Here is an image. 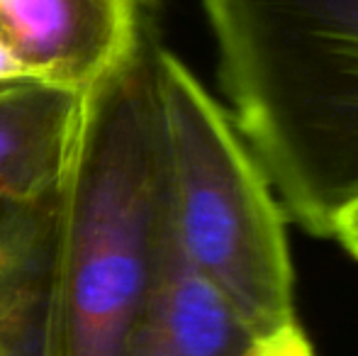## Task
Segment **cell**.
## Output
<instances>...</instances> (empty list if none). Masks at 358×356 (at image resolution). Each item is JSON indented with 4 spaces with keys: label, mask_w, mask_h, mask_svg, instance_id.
Instances as JSON below:
<instances>
[{
    "label": "cell",
    "mask_w": 358,
    "mask_h": 356,
    "mask_svg": "<svg viewBox=\"0 0 358 356\" xmlns=\"http://www.w3.org/2000/svg\"><path fill=\"white\" fill-rule=\"evenodd\" d=\"M220 69L358 52V0H203Z\"/></svg>",
    "instance_id": "cell-7"
},
{
    "label": "cell",
    "mask_w": 358,
    "mask_h": 356,
    "mask_svg": "<svg viewBox=\"0 0 358 356\" xmlns=\"http://www.w3.org/2000/svg\"><path fill=\"white\" fill-rule=\"evenodd\" d=\"M254 356H315V349H312L310 339L305 337L302 327L297 325V327L287 329L280 337L266 342Z\"/></svg>",
    "instance_id": "cell-10"
},
{
    "label": "cell",
    "mask_w": 358,
    "mask_h": 356,
    "mask_svg": "<svg viewBox=\"0 0 358 356\" xmlns=\"http://www.w3.org/2000/svg\"><path fill=\"white\" fill-rule=\"evenodd\" d=\"M331 237L358 262V198L346 203L331 220Z\"/></svg>",
    "instance_id": "cell-9"
},
{
    "label": "cell",
    "mask_w": 358,
    "mask_h": 356,
    "mask_svg": "<svg viewBox=\"0 0 358 356\" xmlns=\"http://www.w3.org/2000/svg\"><path fill=\"white\" fill-rule=\"evenodd\" d=\"M139 3H142V5H144V8H149V5H151V3H154V0H139Z\"/></svg>",
    "instance_id": "cell-13"
},
{
    "label": "cell",
    "mask_w": 358,
    "mask_h": 356,
    "mask_svg": "<svg viewBox=\"0 0 358 356\" xmlns=\"http://www.w3.org/2000/svg\"><path fill=\"white\" fill-rule=\"evenodd\" d=\"M169 229L151 52L83 95L78 137L49 208L34 356H120Z\"/></svg>",
    "instance_id": "cell-1"
},
{
    "label": "cell",
    "mask_w": 358,
    "mask_h": 356,
    "mask_svg": "<svg viewBox=\"0 0 358 356\" xmlns=\"http://www.w3.org/2000/svg\"><path fill=\"white\" fill-rule=\"evenodd\" d=\"M139 0H0V44L42 83L88 93L144 52Z\"/></svg>",
    "instance_id": "cell-4"
},
{
    "label": "cell",
    "mask_w": 358,
    "mask_h": 356,
    "mask_svg": "<svg viewBox=\"0 0 358 356\" xmlns=\"http://www.w3.org/2000/svg\"><path fill=\"white\" fill-rule=\"evenodd\" d=\"M22 83H42V81L24 64H20L5 44H0V90L22 86Z\"/></svg>",
    "instance_id": "cell-11"
},
{
    "label": "cell",
    "mask_w": 358,
    "mask_h": 356,
    "mask_svg": "<svg viewBox=\"0 0 358 356\" xmlns=\"http://www.w3.org/2000/svg\"><path fill=\"white\" fill-rule=\"evenodd\" d=\"M83 95L54 83L0 90V205L52 208L78 137Z\"/></svg>",
    "instance_id": "cell-6"
},
{
    "label": "cell",
    "mask_w": 358,
    "mask_h": 356,
    "mask_svg": "<svg viewBox=\"0 0 358 356\" xmlns=\"http://www.w3.org/2000/svg\"><path fill=\"white\" fill-rule=\"evenodd\" d=\"M220 83L285 218L329 239L358 198V52L220 69Z\"/></svg>",
    "instance_id": "cell-3"
},
{
    "label": "cell",
    "mask_w": 358,
    "mask_h": 356,
    "mask_svg": "<svg viewBox=\"0 0 358 356\" xmlns=\"http://www.w3.org/2000/svg\"><path fill=\"white\" fill-rule=\"evenodd\" d=\"M13 329L15 322L0 318V356H20L17 347L13 344Z\"/></svg>",
    "instance_id": "cell-12"
},
{
    "label": "cell",
    "mask_w": 358,
    "mask_h": 356,
    "mask_svg": "<svg viewBox=\"0 0 358 356\" xmlns=\"http://www.w3.org/2000/svg\"><path fill=\"white\" fill-rule=\"evenodd\" d=\"M169 227L261 342L297 327L285 213L229 110L169 49H151Z\"/></svg>",
    "instance_id": "cell-2"
},
{
    "label": "cell",
    "mask_w": 358,
    "mask_h": 356,
    "mask_svg": "<svg viewBox=\"0 0 358 356\" xmlns=\"http://www.w3.org/2000/svg\"><path fill=\"white\" fill-rule=\"evenodd\" d=\"M49 210L24 213L0 205V318L17 322L32 300V278L44 266Z\"/></svg>",
    "instance_id": "cell-8"
},
{
    "label": "cell",
    "mask_w": 358,
    "mask_h": 356,
    "mask_svg": "<svg viewBox=\"0 0 358 356\" xmlns=\"http://www.w3.org/2000/svg\"><path fill=\"white\" fill-rule=\"evenodd\" d=\"M166 229L159 269L120 356H254L264 347Z\"/></svg>",
    "instance_id": "cell-5"
}]
</instances>
